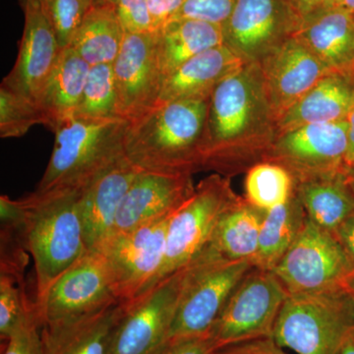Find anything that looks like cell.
<instances>
[{
	"label": "cell",
	"mask_w": 354,
	"mask_h": 354,
	"mask_svg": "<svg viewBox=\"0 0 354 354\" xmlns=\"http://www.w3.org/2000/svg\"><path fill=\"white\" fill-rule=\"evenodd\" d=\"M328 2L354 13V0H329Z\"/></svg>",
	"instance_id": "obj_45"
},
{
	"label": "cell",
	"mask_w": 354,
	"mask_h": 354,
	"mask_svg": "<svg viewBox=\"0 0 354 354\" xmlns=\"http://www.w3.org/2000/svg\"><path fill=\"white\" fill-rule=\"evenodd\" d=\"M111 267L99 248L88 249L36 304L41 326L86 315L120 302Z\"/></svg>",
	"instance_id": "obj_12"
},
{
	"label": "cell",
	"mask_w": 354,
	"mask_h": 354,
	"mask_svg": "<svg viewBox=\"0 0 354 354\" xmlns=\"http://www.w3.org/2000/svg\"><path fill=\"white\" fill-rule=\"evenodd\" d=\"M95 2H113L115 3V0H95Z\"/></svg>",
	"instance_id": "obj_47"
},
{
	"label": "cell",
	"mask_w": 354,
	"mask_h": 354,
	"mask_svg": "<svg viewBox=\"0 0 354 354\" xmlns=\"http://www.w3.org/2000/svg\"><path fill=\"white\" fill-rule=\"evenodd\" d=\"M158 65L164 79L186 62L223 44V26L195 19H174L156 32Z\"/></svg>",
	"instance_id": "obj_25"
},
{
	"label": "cell",
	"mask_w": 354,
	"mask_h": 354,
	"mask_svg": "<svg viewBox=\"0 0 354 354\" xmlns=\"http://www.w3.org/2000/svg\"><path fill=\"white\" fill-rule=\"evenodd\" d=\"M209 100L158 102L128 121L125 157L144 171L193 176L202 169Z\"/></svg>",
	"instance_id": "obj_2"
},
{
	"label": "cell",
	"mask_w": 354,
	"mask_h": 354,
	"mask_svg": "<svg viewBox=\"0 0 354 354\" xmlns=\"http://www.w3.org/2000/svg\"><path fill=\"white\" fill-rule=\"evenodd\" d=\"M140 171L124 155L81 190L80 213L88 249L99 246L113 234L121 202Z\"/></svg>",
	"instance_id": "obj_19"
},
{
	"label": "cell",
	"mask_w": 354,
	"mask_h": 354,
	"mask_svg": "<svg viewBox=\"0 0 354 354\" xmlns=\"http://www.w3.org/2000/svg\"><path fill=\"white\" fill-rule=\"evenodd\" d=\"M346 178H348L349 186H351V190L354 195V165H348L346 169Z\"/></svg>",
	"instance_id": "obj_46"
},
{
	"label": "cell",
	"mask_w": 354,
	"mask_h": 354,
	"mask_svg": "<svg viewBox=\"0 0 354 354\" xmlns=\"http://www.w3.org/2000/svg\"><path fill=\"white\" fill-rule=\"evenodd\" d=\"M216 351L215 342L209 335L169 342L160 354H215Z\"/></svg>",
	"instance_id": "obj_38"
},
{
	"label": "cell",
	"mask_w": 354,
	"mask_h": 354,
	"mask_svg": "<svg viewBox=\"0 0 354 354\" xmlns=\"http://www.w3.org/2000/svg\"><path fill=\"white\" fill-rule=\"evenodd\" d=\"M259 64L276 121L330 71L295 35Z\"/></svg>",
	"instance_id": "obj_17"
},
{
	"label": "cell",
	"mask_w": 354,
	"mask_h": 354,
	"mask_svg": "<svg viewBox=\"0 0 354 354\" xmlns=\"http://www.w3.org/2000/svg\"><path fill=\"white\" fill-rule=\"evenodd\" d=\"M24 274L0 271V337L8 341L37 311L25 291Z\"/></svg>",
	"instance_id": "obj_32"
},
{
	"label": "cell",
	"mask_w": 354,
	"mask_h": 354,
	"mask_svg": "<svg viewBox=\"0 0 354 354\" xmlns=\"http://www.w3.org/2000/svg\"><path fill=\"white\" fill-rule=\"evenodd\" d=\"M253 267L248 261L225 259L209 246L202 250L187 264L169 342L211 334L235 286Z\"/></svg>",
	"instance_id": "obj_6"
},
{
	"label": "cell",
	"mask_w": 354,
	"mask_h": 354,
	"mask_svg": "<svg viewBox=\"0 0 354 354\" xmlns=\"http://www.w3.org/2000/svg\"><path fill=\"white\" fill-rule=\"evenodd\" d=\"M116 13L127 32H155L147 0H115Z\"/></svg>",
	"instance_id": "obj_36"
},
{
	"label": "cell",
	"mask_w": 354,
	"mask_h": 354,
	"mask_svg": "<svg viewBox=\"0 0 354 354\" xmlns=\"http://www.w3.org/2000/svg\"><path fill=\"white\" fill-rule=\"evenodd\" d=\"M300 20L290 0H236L223 24V44L246 64H260L297 32Z\"/></svg>",
	"instance_id": "obj_14"
},
{
	"label": "cell",
	"mask_w": 354,
	"mask_h": 354,
	"mask_svg": "<svg viewBox=\"0 0 354 354\" xmlns=\"http://www.w3.org/2000/svg\"><path fill=\"white\" fill-rule=\"evenodd\" d=\"M44 2L48 1V0H43Z\"/></svg>",
	"instance_id": "obj_49"
},
{
	"label": "cell",
	"mask_w": 354,
	"mask_h": 354,
	"mask_svg": "<svg viewBox=\"0 0 354 354\" xmlns=\"http://www.w3.org/2000/svg\"><path fill=\"white\" fill-rule=\"evenodd\" d=\"M266 212L239 196L221 216L209 248L227 260L253 264L259 245L261 225Z\"/></svg>",
	"instance_id": "obj_27"
},
{
	"label": "cell",
	"mask_w": 354,
	"mask_h": 354,
	"mask_svg": "<svg viewBox=\"0 0 354 354\" xmlns=\"http://www.w3.org/2000/svg\"><path fill=\"white\" fill-rule=\"evenodd\" d=\"M297 36L329 70H354V13L327 3L304 16Z\"/></svg>",
	"instance_id": "obj_20"
},
{
	"label": "cell",
	"mask_w": 354,
	"mask_h": 354,
	"mask_svg": "<svg viewBox=\"0 0 354 354\" xmlns=\"http://www.w3.org/2000/svg\"><path fill=\"white\" fill-rule=\"evenodd\" d=\"M215 354H288L272 337H261L218 348Z\"/></svg>",
	"instance_id": "obj_39"
},
{
	"label": "cell",
	"mask_w": 354,
	"mask_h": 354,
	"mask_svg": "<svg viewBox=\"0 0 354 354\" xmlns=\"http://www.w3.org/2000/svg\"><path fill=\"white\" fill-rule=\"evenodd\" d=\"M169 216L113 232L95 247L108 261L121 301H131L158 283L167 253Z\"/></svg>",
	"instance_id": "obj_11"
},
{
	"label": "cell",
	"mask_w": 354,
	"mask_h": 354,
	"mask_svg": "<svg viewBox=\"0 0 354 354\" xmlns=\"http://www.w3.org/2000/svg\"><path fill=\"white\" fill-rule=\"evenodd\" d=\"M354 106V70H330L277 121V134L312 123L348 118Z\"/></svg>",
	"instance_id": "obj_22"
},
{
	"label": "cell",
	"mask_w": 354,
	"mask_h": 354,
	"mask_svg": "<svg viewBox=\"0 0 354 354\" xmlns=\"http://www.w3.org/2000/svg\"></svg>",
	"instance_id": "obj_50"
},
{
	"label": "cell",
	"mask_w": 354,
	"mask_h": 354,
	"mask_svg": "<svg viewBox=\"0 0 354 354\" xmlns=\"http://www.w3.org/2000/svg\"><path fill=\"white\" fill-rule=\"evenodd\" d=\"M90 67L71 46L62 50L37 100L46 127L53 130L60 121L75 115Z\"/></svg>",
	"instance_id": "obj_24"
},
{
	"label": "cell",
	"mask_w": 354,
	"mask_h": 354,
	"mask_svg": "<svg viewBox=\"0 0 354 354\" xmlns=\"http://www.w3.org/2000/svg\"><path fill=\"white\" fill-rule=\"evenodd\" d=\"M147 1H148L155 32L174 19L184 3V0H147Z\"/></svg>",
	"instance_id": "obj_40"
},
{
	"label": "cell",
	"mask_w": 354,
	"mask_h": 354,
	"mask_svg": "<svg viewBox=\"0 0 354 354\" xmlns=\"http://www.w3.org/2000/svg\"><path fill=\"white\" fill-rule=\"evenodd\" d=\"M328 1L329 0H290V3L301 18L327 3Z\"/></svg>",
	"instance_id": "obj_42"
},
{
	"label": "cell",
	"mask_w": 354,
	"mask_h": 354,
	"mask_svg": "<svg viewBox=\"0 0 354 354\" xmlns=\"http://www.w3.org/2000/svg\"><path fill=\"white\" fill-rule=\"evenodd\" d=\"M230 177L213 174L169 216L167 253L160 279L189 264L211 242L225 211L237 199Z\"/></svg>",
	"instance_id": "obj_7"
},
{
	"label": "cell",
	"mask_w": 354,
	"mask_h": 354,
	"mask_svg": "<svg viewBox=\"0 0 354 354\" xmlns=\"http://www.w3.org/2000/svg\"><path fill=\"white\" fill-rule=\"evenodd\" d=\"M60 48L71 44L95 0H48L44 2Z\"/></svg>",
	"instance_id": "obj_34"
},
{
	"label": "cell",
	"mask_w": 354,
	"mask_h": 354,
	"mask_svg": "<svg viewBox=\"0 0 354 354\" xmlns=\"http://www.w3.org/2000/svg\"><path fill=\"white\" fill-rule=\"evenodd\" d=\"M277 136L259 64H245L209 99L202 139L203 171L232 177L264 162Z\"/></svg>",
	"instance_id": "obj_1"
},
{
	"label": "cell",
	"mask_w": 354,
	"mask_h": 354,
	"mask_svg": "<svg viewBox=\"0 0 354 354\" xmlns=\"http://www.w3.org/2000/svg\"><path fill=\"white\" fill-rule=\"evenodd\" d=\"M307 216L297 192L277 208L266 212L254 267L272 271L304 230Z\"/></svg>",
	"instance_id": "obj_29"
},
{
	"label": "cell",
	"mask_w": 354,
	"mask_h": 354,
	"mask_svg": "<svg viewBox=\"0 0 354 354\" xmlns=\"http://www.w3.org/2000/svg\"><path fill=\"white\" fill-rule=\"evenodd\" d=\"M295 187V178L285 167L260 162L246 171L244 198L256 208L268 212L288 202Z\"/></svg>",
	"instance_id": "obj_30"
},
{
	"label": "cell",
	"mask_w": 354,
	"mask_h": 354,
	"mask_svg": "<svg viewBox=\"0 0 354 354\" xmlns=\"http://www.w3.org/2000/svg\"><path fill=\"white\" fill-rule=\"evenodd\" d=\"M187 265L131 301L116 326L109 354H160L169 342Z\"/></svg>",
	"instance_id": "obj_10"
},
{
	"label": "cell",
	"mask_w": 354,
	"mask_h": 354,
	"mask_svg": "<svg viewBox=\"0 0 354 354\" xmlns=\"http://www.w3.org/2000/svg\"><path fill=\"white\" fill-rule=\"evenodd\" d=\"M24 30L17 59L1 85L37 102L62 48L43 0H21Z\"/></svg>",
	"instance_id": "obj_16"
},
{
	"label": "cell",
	"mask_w": 354,
	"mask_h": 354,
	"mask_svg": "<svg viewBox=\"0 0 354 354\" xmlns=\"http://www.w3.org/2000/svg\"><path fill=\"white\" fill-rule=\"evenodd\" d=\"M125 31L113 2H95L69 46L90 66L113 64L120 53Z\"/></svg>",
	"instance_id": "obj_28"
},
{
	"label": "cell",
	"mask_w": 354,
	"mask_h": 354,
	"mask_svg": "<svg viewBox=\"0 0 354 354\" xmlns=\"http://www.w3.org/2000/svg\"><path fill=\"white\" fill-rule=\"evenodd\" d=\"M288 293L274 272L253 267L235 286L211 330L216 348L272 337Z\"/></svg>",
	"instance_id": "obj_9"
},
{
	"label": "cell",
	"mask_w": 354,
	"mask_h": 354,
	"mask_svg": "<svg viewBox=\"0 0 354 354\" xmlns=\"http://www.w3.org/2000/svg\"><path fill=\"white\" fill-rule=\"evenodd\" d=\"M120 301L86 315L41 326L44 354H109L124 312Z\"/></svg>",
	"instance_id": "obj_21"
},
{
	"label": "cell",
	"mask_w": 354,
	"mask_h": 354,
	"mask_svg": "<svg viewBox=\"0 0 354 354\" xmlns=\"http://www.w3.org/2000/svg\"><path fill=\"white\" fill-rule=\"evenodd\" d=\"M128 120L73 115L53 130L55 146L37 192L83 189L97 174L124 156Z\"/></svg>",
	"instance_id": "obj_4"
},
{
	"label": "cell",
	"mask_w": 354,
	"mask_h": 354,
	"mask_svg": "<svg viewBox=\"0 0 354 354\" xmlns=\"http://www.w3.org/2000/svg\"><path fill=\"white\" fill-rule=\"evenodd\" d=\"M346 120H348V150L346 162H348V165H354V106L351 109V113H349Z\"/></svg>",
	"instance_id": "obj_43"
},
{
	"label": "cell",
	"mask_w": 354,
	"mask_h": 354,
	"mask_svg": "<svg viewBox=\"0 0 354 354\" xmlns=\"http://www.w3.org/2000/svg\"><path fill=\"white\" fill-rule=\"evenodd\" d=\"M235 2L236 0H184L174 19L187 18L223 26L232 13Z\"/></svg>",
	"instance_id": "obj_35"
},
{
	"label": "cell",
	"mask_w": 354,
	"mask_h": 354,
	"mask_svg": "<svg viewBox=\"0 0 354 354\" xmlns=\"http://www.w3.org/2000/svg\"><path fill=\"white\" fill-rule=\"evenodd\" d=\"M346 172L295 181L307 218L332 234L354 214V195Z\"/></svg>",
	"instance_id": "obj_26"
},
{
	"label": "cell",
	"mask_w": 354,
	"mask_h": 354,
	"mask_svg": "<svg viewBox=\"0 0 354 354\" xmlns=\"http://www.w3.org/2000/svg\"><path fill=\"white\" fill-rule=\"evenodd\" d=\"M334 234L354 266V214L339 225Z\"/></svg>",
	"instance_id": "obj_41"
},
{
	"label": "cell",
	"mask_w": 354,
	"mask_h": 354,
	"mask_svg": "<svg viewBox=\"0 0 354 354\" xmlns=\"http://www.w3.org/2000/svg\"><path fill=\"white\" fill-rule=\"evenodd\" d=\"M337 354H354V329L351 330L346 339H344Z\"/></svg>",
	"instance_id": "obj_44"
},
{
	"label": "cell",
	"mask_w": 354,
	"mask_h": 354,
	"mask_svg": "<svg viewBox=\"0 0 354 354\" xmlns=\"http://www.w3.org/2000/svg\"><path fill=\"white\" fill-rule=\"evenodd\" d=\"M6 342L3 354H44L37 311Z\"/></svg>",
	"instance_id": "obj_37"
},
{
	"label": "cell",
	"mask_w": 354,
	"mask_h": 354,
	"mask_svg": "<svg viewBox=\"0 0 354 354\" xmlns=\"http://www.w3.org/2000/svg\"><path fill=\"white\" fill-rule=\"evenodd\" d=\"M348 120L312 123L279 132L264 162H276L295 181L333 176L348 169Z\"/></svg>",
	"instance_id": "obj_13"
},
{
	"label": "cell",
	"mask_w": 354,
	"mask_h": 354,
	"mask_svg": "<svg viewBox=\"0 0 354 354\" xmlns=\"http://www.w3.org/2000/svg\"><path fill=\"white\" fill-rule=\"evenodd\" d=\"M195 187L192 176L140 171L121 202L113 232H127L171 215Z\"/></svg>",
	"instance_id": "obj_18"
},
{
	"label": "cell",
	"mask_w": 354,
	"mask_h": 354,
	"mask_svg": "<svg viewBox=\"0 0 354 354\" xmlns=\"http://www.w3.org/2000/svg\"><path fill=\"white\" fill-rule=\"evenodd\" d=\"M75 115L92 120L121 118L118 113L113 64H97L90 67L82 99Z\"/></svg>",
	"instance_id": "obj_31"
},
{
	"label": "cell",
	"mask_w": 354,
	"mask_h": 354,
	"mask_svg": "<svg viewBox=\"0 0 354 354\" xmlns=\"http://www.w3.org/2000/svg\"><path fill=\"white\" fill-rule=\"evenodd\" d=\"M351 295H353V301H354V288H353V290H351Z\"/></svg>",
	"instance_id": "obj_48"
},
{
	"label": "cell",
	"mask_w": 354,
	"mask_h": 354,
	"mask_svg": "<svg viewBox=\"0 0 354 354\" xmlns=\"http://www.w3.org/2000/svg\"><path fill=\"white\" fill-rule=\"evenodd\" d=\"M82 189L34 192L22 198L25 241L36 272L38 304L51 285L87 252L80 194Z\"/></svg>",
	"instance_id": "obj_3"
},
{
	"label": "cell",
	"mask_w": 354,
	"mask_h": 354,
	"mask_svg": "<svg viewBox=\"0 0 354 354\" xmlns=\"http://www.w3.org/2000/svg\"><path fill=\"white\" fill-rule=\"evenodd\" d=\"M272 272L290 293L351 290L354 266L332 232L308 218Z\"/></svg>",
	"instance_id": "obj_8"
},
{
	"label": "cell",
	"mask_w": 354,
	"mask_h": 354,
	"mask_svg": "<svg viewBox=\"0 0 354 354\" xmlns=\"http://www.w3.org/2000/svg\"><path fill=\"white\" fill-rule=\"evenodd\" d=\"M37 124L46 127V118L37 102L0 86V137L19 138Z\"/></svg>",
	"instance_id": "obj_33"
},
{
	"label": "cell",
	"mask_w": 354,
	"mask_h": 354,
	"mask_svg": "<svg viewBox=\"0 0 354 354\" xmlns=\"http://www.w3.org/2000/svg\"><path fill=\"white\" fill-rule=\"evenodd\" d=\"M245 64L225 44L204 51L167 77L158 102L209 100L223 79Z\"/></svg>",
	"instance_id": "obj_23"
},
{
	"label": "cell",
	"mask_w": 354,
	"mask_h": 354,
	"mask_svg": "<svg viewBox=\"0 0 354 354\" xmlns=\"http://www.w3.org/2000/svg\"><path fill=\"white\" fill-rule=\"evenodd\" d=\"M113 71L121 118L134 120L155 106L165 82L158 65L157 34L125 32Z\"/></svg>",
	"instance_id": "obj_15"
},
{
	"label": "cell",
	"mask_w": 354,
	"mask_h": 354,
	"mask_svg": "<svg viewBox=\"0 0 354 354\" xmlns=\"http://www.w3.org/2000/svg\"><path fill=\"white\" fill-rule=\"evenodd\" d=\"M351 290L288 293L272 339L297 354L339 353L354 329Z\"/></svg>",
	"instance_id": "obj_5"
}]
</instances>
